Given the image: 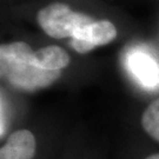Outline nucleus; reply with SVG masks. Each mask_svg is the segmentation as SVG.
Here are the masks:
<instances>
[{"mask_svg": "<svg viewBox=\"0 0 159 159\" xmlns=\"http://www.w3.org/2000/svg\"><path fill=\"white\" fill-rule=\"evenodd\" d=\"M146 159H159V153L151 154V156H148V157Z\"/></svg>", "mask_w": 159, "mask_h": 159, "instance_id": "obj_8", "label": "nucleus"}, {"mask_svg": "<svg viewBox=\"0 0 159 159\" xmlns=\"http://www.w3.org/2000/svg\"><path fill=\"white\" fill-rule=\"evenodd\" d=\"M61 71L40 68L34 59L32 47L24 41L0 44V79L20 91L34 92L56 83Z\"/></svg>", "mask_w": 159, "mask_h": 159, "instance_id": "obj_1", "label": "nucleus"}, {"mask_svg": "<svg viewBox=\"0 0 159 159\" xmlns=\"http://www.w3.org/2000/svg\"><path fill=\"white\" fill-rule=\"evenodd\" d=\"M126 66L132 77L146 89L159 87L158 58L143 47L131 48L126 56Z\"/></svg>", "mask_w": 159, "mask_h": 159, "instance_id": "obj_3", "label": "nucleus"}, {"mask_svg": "<svg viewBox=\"0 0 159 159\" xmlns=\"http://www.w3.org/2000/svg\"><path fill=\"white\" fill-rule=\"evenodd\" d=\"M37 21L47 35L56 39L72 38L79 29L94 23V18L73 11L63 2H53L40 8Z\"/></svg>", "mask_w": 159, "mask_h": 159, "instance_id": "obj_2", "label": "nucleus"}, {"mask_svg": "<svg viewBox=\"0 0 159 159\" xmlns=\"http://www.w3.org/2000/svg\"><path fill=\"white\" fill-rule=\"evenodd\" d=\"M2 134V126H1V121H0V136Z\"/></svg>", "mask_w": 159, "mask_h": 159, "instance_id": "obj_9", "label": "nucleus"}, {"mask_svg": "<svg viewBox=\"0 0 159 159\" xmlns=\"http://www.w3.org/2000/svg\"><path fill=\"white\" fill-rule=\"evenodd\" d=\"M37 142L29 130H19L8 137L4 146L0 148V159H33Z\"/></svg>", "mask_w": 159, "mask_h": 159, "instance_id": "obj_5", "label": "nucleus"}, {"mask_svg": "<svg viewBox=\"0 0 159 159\" xmlns=\"http://www.w3.org/2000/svg\"><path fill=\"white\" fill-rule=\"evenodd\" d=\"M35 63L46 71H61L70 64V56L64 48L57 45L41 47L34 52Z\"/></svg>", "mask_w": 159, "mask_h": 159, "instance_id": "obj_6", "label": "nucleus"}, {"mask_svg": "<svg viewBox=\"0 0 159 159\" xmlns=\"http://www.w3.org/2000/svg\"><path fill=\"white\" fill-rule=\"evenodd\" d=\"M117 29L108 20H99L79 29L71 38V46L78 53H87L98 46L110 44L117 38Z\"/></svg>", "mask_w": 159, "mask_h": 159, "instance_id": "obj_4", "label": "nucleus"}, {"mask_svg": "<svg viewBox=\"0 0 159 159\" xmlns=\"http://www.w3.org/2000/svg\"><path fill=\"white\" fill-rule=\"evenodd\" d=\"M140 123L144 131L159 143V98L145 108L142 114Z\"/></svg>", "mask_w": 159, "mask_h": 159, "instance_id": "obj_7", "label": "nucleus"}]
</instances>
